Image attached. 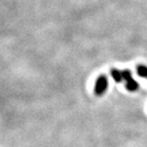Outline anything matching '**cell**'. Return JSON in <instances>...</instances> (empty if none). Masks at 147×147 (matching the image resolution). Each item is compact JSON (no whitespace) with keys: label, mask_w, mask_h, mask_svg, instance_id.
<instances>
[{"label":"cell","mask_w":147,"mask_h":147,"mask_svg":"<svg viewBox=\"0 0 147 147\" xmlns=\"http://www.w3.org/2000/svg\"><path fill=\"white\" fill-rule=\"evenodd\" d=\"M137 73L138 75L142 78H147V67L143 66V65H139L137 67Z\"/></svg>","instance_id":"cell-4"},{"label":"cell","mask_w":147,"mask_h":147,"mask_svg":"<svg viewBox=\"0 0 147 147\" xmlns=\"http://www.w3.org/2000/svg\"><path fill=\"white\" fill-rule=\"evenodd\" d=\"M108 87V80L107 78L104 75L99 76L98 79L96 81L95 85V94L96 96H101L103 95L104 92L106 91Z\"/></svg>","instance_id":"cell-2"},{"label":"cell","mask_w":147,"mask_h":147,"mask_svg":"<svg viewBox=\"0 0 147 147\" xmlns=\"http://www.w3.org/2000/svg\"><path fill=\"white\" fill-rule=\"evenodd\" d=\"M122 73V78L126 81V89L130 92H135L139 89V83L134 80V78H132V74L129 70H123Z\"/></svg>","instance_id":"cell-1"},{"label":"cell","mask_w":147,"mask_h":147,"mask_svg":"<svg viewBox=\"0 0 147 147\" xmlns=\"http://www.w3.org/2000/svg\"><path fill=\"white\" fill-rule=\"evenodd\" d=\"M111 76H112V78H113V79L116 82H121V80L123 79L122 78V73L119 71V70H117V69H112L111 70Z\"/></svg>","instance_id":"cell-3"}]
</instances>
